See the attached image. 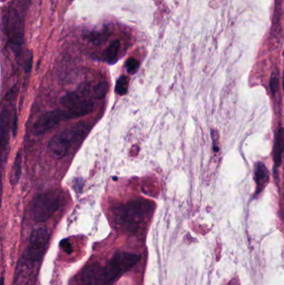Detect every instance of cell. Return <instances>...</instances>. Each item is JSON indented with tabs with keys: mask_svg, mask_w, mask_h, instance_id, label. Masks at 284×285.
<instances>
[{
	"mask_svg": "<svg viewBox=\"0 0 284 285\" xmlns=\"http://www.w3.org/2000/svg\"><path fill=\"white\" fill-rule=\"evenodd\" d=\"M284 153V128H279L276 131L273 145V161L274 168H279L283 161Z\"/></svg>",
	"mask_w": 284,
	"mask_h": 285,
	"instance_id": "11",
	"label": "cell"
},
{
	"mask_svg": "<svg viewBox=\"0 0 284 285\" xmlns=\"http://www.w3.org/2000/svg\"><path fill=\"white\" fill-rule=\"evenodd\" d=\"M254 180L256 183L255 196L259 195L267 187L270 180L269 170L264 163L258 162L254 167Z\"/></svg>",
	"mask_w": 284,
	"mask_h": 285,
	"instance_id": "8",
	"label": "cell"
},
{
	"mask_svg": "<svg viewBox=\"0 0 284 285\" xmlns=\"http://www.w3.org/2000/svg\"><path fill=\"white\" fill-rule=\"evenodd\" d=\"M49 240L48 230L43 227L35 228L29 238V244L27 248V258L31 261H40L45 253Z\"/></svg>",
	"mask_w": 284,
	"mask_h": 285,
	"instance_id": "6",
	"label": "cell"
},
{
	"mask_svg": "<svg viewBox=\"0 0 284 285\" xmlns=\"http://www.w3.org/2000/svg\"><path fill=\"white\" fill-rule=\"evenodd\" d=\"M140 260L139 254L125 252L116 253L105 266L101 265L102 284L108 285L114 282L118 278L134 268Z\"/></svg>",
	"mask_w": 284,
	"mask_h": 285,
	"instance_id": "4",
	"label": "cell"
},
{
	"mask_svg": "<svg viewBox=\"0 0 284 285\" xmlns=\"http://www.w3.org/2000/svg\"><path fill=\"white\" fill-rule=\"evenodd\" d=\"M108 37H109V32L108 30L91 32L89 35L87 36L88 40L94 44H100V43H103L106 40H108Z\"/></svg>",
	"mask_w": 284,
	"mask_h": 285,
	"instance_id": "15",
	"label": "cell"
},
{
	"mask_svg": "<svg viewBox=\"0 0 284 285\" xmlns=\"http://www.w3.org/2000/svg\"><path fill=\"white\" fill-rule=\"evenodd\" d=\"M126 67L129 74H135L140 68V62L134 58H129L126 62Z\"/></svg>",
	"mask_w": 284,
	"mask_h": 285,
	"instance_id": "18",
	"label": "cell"
},
{
	"mask_svg": "<svg viewBox=\"0 0 284 285\" xmlns=\"http://www.w3.org/2000/svg\"><path fill=\"white\" fill-rule=\"evenodd\" d=\"M84 99H82L81 95L77 92H69L61 98L60 102L62 103V105L64 106L66 108H68L80 103Z\"/></svg>",
	"mask_w": 284,
	"mask_h": 285,
	"instance_id": "12",
	"label": "cell"
},
{
	"mask_svg": "<svg viewBox=\"0 0 284 285\" xmlns=\"http://www.w3.org/2000/svg\"><path fill=\"white\" fill-rule=\"evenodd\" d=\"M82 282L84 285H103L101 265L99 264H93L87 266L82 271Z\"/></svg>",
	"mask_w": 284,
	"mask_h": 285,
	"instance_id": "9",
	"label": "cell"
},
{
	"mask_svg": "<svg viewBox=\"0 0 284 285\" xmlns=\"http://www.w3.org/2000/svg\"><path fill=\"white\" fill-rule=\"evenodd\" d=\"M61 205V195L58 190H48L35 196L31 203L30 214L35 222L49 220Z\"/></svg>",
	"mask_w": 284,
	"mask_h": 285,
	"instance_id": "3",
	"label": "cell"
},
{
	"mask_svg": "<svg viewBox=\"0 0 284 285\" xmlns=\"http://www.w3.org/2000/svg\"><path fill=\"white\" fill-rule=\"evenodd\" d=\"M88 131V124L83 122L63 129L50 140L48 142V151L55 159H63L73 146L84 137Z\"/></svg>",
	"mask_w": 284,
	"mask_h": 285,
	"instance_id": "1",
	"label": "cell"
},
{
	"mask_svg": "<svg viewBox=\"0 0 284 285\" xmlns=\"http://www.w3.org/2000/svg\"></svg>",
	"mask_w": 284,
	"mask_h": 285,
	"instance_id": "24",
	"label": "cell"
},
{
	"mask_svg": "<svg viewBox=\"0 0 284 285\" xmlns=\"http://www.w3.org/2000/svg\"><path fill=\"white\" fill-rule=\"evenodd\" d=\"M120 48V43L119 40H114L109 44L105 54L106 60L108 61V63H114L116 62Z\"/></svg>",
	"mask_w": 284,
	"mask_h": 285,
	"instance_id": "14",
	"label": "cell"
},
{
	"mask_svg": "<svg viewBox=\"0 0 284 285\" xmlns=\"http://www.w3.org/2000/svg\"><path fill=\"white\" fill-rule=\"evenodd\" d=\"M283 83H284V84H283V85H284V80H283Z\"/></svg>",
	"mask_w": 284,
	"mask_h": 285,
	"instance_id": "23",
	"label": "cell"
},
{
	"mask_svg": "<svg viewBox=\"0 0 284 285\" xmlns=\"http://www.w3.org/2000/svg\"><path fill=\"white\" fill-rule=\"evenodd\" d=\"M32 67H33V54L31 51H29L27 53L25 60H24V70L26 73L31 71Z\"/></svg>",
	"mask_w": 284,
	"mask_h": 285,
	"instance_id": "20",
	"label": "cell"
},
{
	"mask_svg": "<svg viewBox=\"0 0 284 285\" xmlns=\"http://www.w3.org/2000/svg\"><path fill=\"white\" fill-rule=\"evenodd\" d=\"M151 212V202L145 200H135L118 209L116 220L128 230L134 231L147 220Z\"/></svg>",
	"mask_w": 284,
	"mask_h": 285,
	"instance_id": "2",
	"label": "cell"
},
{
	"mask_svg": "<svg viewBox=\"0 0 284 285\" xmlns=\"http://www.w3.org/2000/svg\"><path fill=\"white\" fill-rule=\"evenodd\" d=\"M21 168H22V156L20 152H18L15 157V163L12 168V173L10 174V183L12 184H17L21 175Z\"/></svg>",
	"mask_w": 284,
	"mask_h": 285,
	"instance_id": "13",
	"label": "cell"
},
{
	"mask_svg": "<svg viewBox=\"0 0 284 285\" xmlns=\"http://www.w3.org/2000/svg\"><path fill=\"white\" fill-rule=\"evenodd\" d=\"M9 122H10V113L7 108H3L1 113L0 119V146L2 154L7 151L9 145Z\"/></svg>",
	"mask_w": 284,
	"mask_h": 285,
	"instance_id": "10",
	"label": "cell"
},
{
	"mask_svg": "<svg viewBox=\"0 0 284 285\" xmlns=\"http://www.w3.org/2000/svg\"><path fill=\"white\" fill-rule=\"evenodd\" d=\"M60 246L61 248H63V250L65 251L66 253L68 254H71L73 252V248H72L71 244L69 243L68 240H63L60 242Z\"/></svg>",
	"mask_w": 284,
	"mask_h": 285,
	"instance_id": "21",
	"label": "cell"
},
{
	"mask_svg": "<svg viewBox=\"0 0 284 285\" xmlns=\"http://www.w3.org/2000/svg\"><path fill=\"white\" fill-rule=\"evenodd\" d=\"M270 92L273 96H275V94L278 92L279 89V78L277 74H273L272 77L270 79Z\"/></svg>",
	"mask_w": 284,
	"mask_h": 285,
	"instance_id": "19",
	"label": "cell"
},
{
	"mask_svg": "<svg viewBox=\"0 0 284 285\" xmlns=\"http://www.w3.org/2000/svg\"><path fill=\"white\" fill-rule=\"evenodd\" d=\"M6 29L9 36V45L16 56L22 53L23 44V24L22 19L16 12H10L6 20Z\"/></svg>",
	"mask_w": 284,
	"mask_h": 285,
	"instance_id": "5",
	"label": "cell"
},
{
	"mask_svg": "<svg viewBox=\"0 0 284 285\" xmlns=\"http://www.w3.org/2000/svg\"><path fill=\"white\" fill-rule=\"evenodd\" d=\"M108 89V84L105 81H102V82H100V83H98L95 88H94V95L96 96L97 98H102L105 96V94H107Z\"/></svg>",
	"mask_w": 284,
	"mask_h": 285,
	"instance_id": "17",
	"label": "cell"
},
{
	"mask_svg": "<svg viewBox=\"0 0 284 285\" xmlns=\"http://www.w3.org/2000/svg\"><path fill=\"white\" fill-rule=\"evenodd\" d=\"M128 88V79L127 76L122 75L118 80L115 86V91L120 95H124L127 94Z\"/></svg>",
	"mask_w": 284,
	"mask_h": 285,
	"instance_id": "16",
	"label": "cell"
},
{
	"mask_svg": "<svg viewBox=\"0 0 284 285\" xmlns=\"http://www.w3.org/2000/svg\"><path fill=\"white\" fill-rule=\"evenodd\" d=\"M65 120H68L66 110L55 109L47 112L35 122L33 126V132L35 135H42Z\"/></svg>",
	"mask_w": 284,
	"mask_h": 285,
	"instance_id": "7",
	"label": "cell"
},
{
	"mask_svg": "<svg viewBox=\"0 0 284 285\" xmlns=\"http://www.w3.org/2000/svg\"><path fill=\"white\" fill-rule=\"evenodd\" d=\"M211 135H212V139H213V149H214V151L218 152L219 151V148H218L217 144L219 142V133H218L217 130L213 129L211 131Z\"/></svg>",
	"mask_w": 284,
	"mask_h": 285,
	"instance_id": "22",
	"label": "cell"
}]
</instances>
